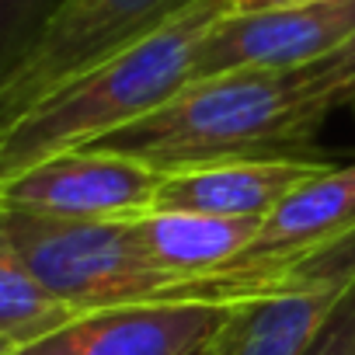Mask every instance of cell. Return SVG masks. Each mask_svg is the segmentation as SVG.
I'll return each mask as SVG.
<instances>
[{
	"label": "cell",
	"mask_w": 355,
	"mask_h": 355,
	"mask_svg": "<svg viewBox=\"0 0 355 355\" xmlns=\"http://www.w3.org/2000/svg\"><path fill=\"white\" fill-rule=\"evenodd\" d=\"M324 112L300 70H234L196 77L139 122L91 143L157 171L254 157H324Z\"/></svg>",
	"instance_id": "obj_1"
},
{
	"label": "cell",
	"mask_w": 355,
	"mask_h": 355,
	"mask_svg": "<svg viewBox=\"0 0 355 355\" xmlns=\"http://www.w3.org/2000/svg\"><path fill=\"white\" fill-rule=\"evenodd\" d=\"M227 15L230 0H199L160 32L28 108L0 132V178H11L56 153L91 146L157 112L192 80L206 35Z\"/></svg>",
	"instance_id": "obj_2"
},
{
	"label": "cell",
	"mask_w": 355,
	"mask_h": 355,
	"mask_svg": "<svg viewBox=\"0 0 355 355\" xmlns=\"http://www.w3.org/2000/svg\"><path fill=\"white\" fill-rule=\"evenodd\" d=\"M199 0H67L21 70L0 87V132L28 108L160 32Z\"/></svg>",
	"instance_id": "obj_3"
},
{
	"label": "cell",
	"mask_w": 355,
	"mask_h": 355,
	"mask_svg": "<svg viewBox=\"0 0 355 355\" xmlns=\"http://www.w3.org/2000/svg\"><path fill=\"white\" fill-rule=\"evenodd\" d=\"M157 167L115 150L80 146L0 178V209L53 220L125 223L157 209Z\"/></svg>",
	"instance_id": "obj_4"
},
{
	"label": "cell",
	"mask_w": 355,
	"mask_h": 355,
	"mask_svg": "<svg viewBox=\"0 0 355 355\" xmlns=\"http://www.w3.org/2000/svg\"><path fill=\"white\" fill-rule=\"evenodd\" d=\"M352 35L355 0L227 15L206 35L196 56L192 80L234 70H303L327 60Z\"/></svg>",
	"instance_id": "obj_5"
},
{
	"label": "cell",
	"mask_w": 355,
	"mask_h": 355,
	"mask_svg": "<svg viewBox=\"0 0 355 355\" xmlns=\"http://www.w3.org/2000/svg\"><path fill=\"white\" fill-rule=\"evenodd\" d=\"M234 306L132 303L77 313L11 355H209Z\"/></svg>",
	"instance_id": "obj_6"
},
{
	"label": "cell",
	"mask_w": 355,
	"mask_h": 355,
	"mask_svg": "<svg viewBox=\"0 0 355 355\" xmlns=\"http://www.w3.org/2000/svg\"><path fill=\"white\" fill-rule=\"evenodd\" d=\"M327 157H254L160 171L157 209H189L230 220H268L300 185L331 167Z\"/></svg>",
	"instance_id": "obj_7"
},
{
	"label": "cell",
	"mask_w": 355,
	"mask_h": 355,
	"mask_svg": "<svg viewBox=\"0 0 355 355\" xmlns=\"http://www.w3.org/2000/svg\"><path fill=\"white\" fill-rule=\"evenodd\" d=\"M352 279L355 268H341L289 293L234 306L209 355H306Z\"/></svg>",
	"instance_id": "obj_8"
},
{
	"label": "cell",
	"mask_w": 355,
	"mask_h": 355,
	"mask_svg": "<svg viewBox=\"0 0 355 355\" xmlns=\"http://www.w3.org/2000/svg\"><path fill=\"white\" fill-rule=\"evenodd\" d=\"M265 220H230L189 209H153L129 220L139 254L167 275L196 279L251 254Z\"/></svg>",
	"instance_id": "obj_9"
},
{
	"label": "cell",
	"mask_w": 355,
	"mask_h": 355,
	"mask_svg": "<svg viewBox=\"0 0 355 355\" xmlns=\"http://www.w3.org/2000/svg\"><path fill=\"white\" fill-rule=\"evenodd\" d=\"M355 237V160L331 164L300 185L265 223L251 251L296 258L320 254Z\"/></svg>",
	"instance_id": "obj_10"
},
{
	"label": "cell",
	"mask_w": 355,
	"mask_h": 355,
	"mask_svg": "<svg viewBox=\"0 0 355 355\" xmlns=\"http://www.w3.org/2000/svg\"><path fill=\"white\" fill-rule=\"evenodd\" d=\"M77 310L60 300L28 265L25 258L0 237V338L11 348H25L63 324H70Z\"/></svg>",
	"instance_id": "obj_11"
},
{
	"label": "cell",
	"mask_w": 355,
	"mask_h": 355,
	"mask_svg": "<svg viewBox=\"0 0 355 355\" xmlns=\"http://www.w3.org/2000/svg\"><path fill=\"white\" fill-rule=\"evenodd\" d=\"M67 0H0V87L42 42Z\"/></svg>",
	"instance_id": "obj_12"
},
{
	"label": "cell",
	"mask_w": 355,
	"mask_h": 355,
	"mask_svg": "<svg viewBox=\"0 0 355 355\" xmlns=\"http://www.w3.org/2000/svg\"><path fill=\"white\" fill-rule=\"evenodd\" d=\"M300 73H303L306 94L317 101L324 115L355 105V35L341 49H334L327 60L303 67Z\"/></svg>",
	"instance_id": "obj_13"
},
{
	"label": "cell",
	"mask_w": 355,
	"mask_h": 355,
	"mask_svg": "<svg viewBox=\"0 0 355 355\" xmlns=\"http://www.w3.org/2000/svg\"><path fill=\"white\" fill-rule=\"evenodd\" d=\"M306 355H355V279L338 300L334 313L327 317L324 331L317 334Z\"/></svg>",
	"instance_id": "obj_14"
},
{
	"label": "cell",
	"mask_w": 355,
	"mask_h": 355,
	"mask_svg": "<svg viewBox=\"0 0 355 355\" xmlns=\"http://www.w3.org/2000/svg\"><path fill=\"white\" fill-rule=\"evenodd\" d=\"M306 4H327V0H230V15H254V11H275V8H306Z\"/></svg>",
	"instance_id": "obj_15"
},
{
	"label": "cell",
	"mask_w": 355,
	"mask_h": 355,
	"mask_svg": "<svg viewBox=\"0 0 355 355\" xmlns=\"http://www.w3.org/2000/svg\"><path fill=\"white\" fill-rule=\"evenodd\" d=\"M11 352H15V348H11V345H8L4 338H0V355H11Z\"/></svg>",
	"instance_id": "obj_16"
}]
</instances>
